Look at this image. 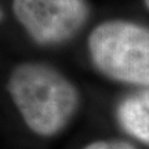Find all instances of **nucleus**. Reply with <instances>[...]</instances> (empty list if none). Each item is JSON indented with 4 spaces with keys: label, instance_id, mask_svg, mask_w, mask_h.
<instances>
[{
    "label": "nucleus",
    "instance_id": "nucleus-2",
    "mask_svg": "<svg viewBox=\"0 0 149 149\" xmlns=\"http://www.w3.org/2000/svg\"><path fill=\"white\" fill-rule=\"evenodd\" d=\"M91 58L104 74L149 87V29L127 21L104 22L88 37Z\"/></svg>",
    "mask_w": 149,
    "mask_h": 149
},
{
    "label": "nucleus",
    "instance_id": "nucleus-1",
    "mask_svg": "<svg viewBox=\"0 0 149 149\" xmlns=\"http://www.w3.org/2000/svg\"><path fill=\"white\" fill-rule=\"evenodd\" d=\"M8 93L28 127L46 137L61 131L79 105L74 86L40 64L18 65L8 79Z\"/></svg>",
    "mask_w": 149,
    "mask_h": 149
},
{
    "label": "nucleus",
    "instance_id": "nucleus-7",
    "mask_svg": "<svg viewBox=\"0 0 149 149\" xmlns=\"http://www.w3.org/2000/svg\"><path fill=\"white\" fill-rule=\"evenodd\" d=\"M1 17H3V14H1V10H0V19H1Z\"/></svg>",
    "mask_w": 149,
    "mask_h": 149
},
{
    "label": "nucleus",
    "instance_id": "nucleus-5",
    "mask_svg": "<svg viewBox=\"0 0 149 149\" xmlns=\"http://www.w3.org/2000/svg\"><path fill=\"white\" fill-rule=\"evenodd\" d=\"M84 149H135L131 144L126 141H117V139H109V141H97L87 145Z\"/></svg>",
    "mask_w": 149,
    "mask_h": 149
},
{
    "label": "nucleus",
    "instance_id": "nucleus-6",
    "mask_svg": "<svg viewBox=\"0 0 149 149\" xmlns=\"http://www.w3.org/2000/svg\"><path fill=\"white\" fill-rule=\"evenodd\" d=\"M145 4H146V7L149 8V0H145Z\"/></svg>",
    "mask_w": 149,
    "mask_h": 149
},
{
    "label": "nucleus",
    "instance_id": "nucleus-3",
    "mask_svg": "<svg viewBox=\"0 0 149 149\" xmlns=\"http://www.w3.org/2000/svg\"><path fill=\"white\" fill-rule=\"evenodd\" d=\"M14 14L40 44H55L73 36L84 24V0H14Z\"/></svg>",
    "mask_w": 149,
    "mask_h": 149
},
{
    "label": "nucleus",
    "instance_id": "nucleus-4",
    "mask_svg": "<svg viewBox=\"0 0 149 149\" xmlns=\"http://www.w3.org/2000/svg\"><path fill=\"white\" fill-rule=\"evenodd\" d=\"M117 117L130 135L149 144V87L127 97L119 105Z\"/></svg>",
    "mask_w": 149,
    "mask_h": 149
}]
</instances>
